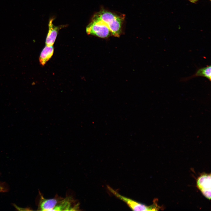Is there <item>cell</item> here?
I'll list each match as a JSON object with an SVG mask.
<instances>
[{"mask_svg":"<svg viewBox=\"0 0 211 211\" xmlns=\"http://www.w3.org/2000/svg\"><path fill=\"white\" fill-rule=\"evenodd\" d=\"M62 198L56 197L53 198L46 199L41 197L38 206V210L42 211H52Z\"/></svg>","mask_w":211,"mask_h":211,"instance_id":"obj_7","label":"cell"},{"mask_svg":"<svg viewBox=\"0 0 211 211\" xmlns=\"http://www.w3.org/2000/svg\"><path fill=\"white\" fill-rule=\"evenodd\" d=\"M54 18H51L48 23V31L46 39V46H53L54 44L59 30L61 28L66 26V25L59 26H55L53 23Z\"/></svg>","mask_w":211,"mask_h":211,"instance_id":"obj_5","label":"cell"},{"mask_svg":"<svg viewBox=\"0 0 211 211\" xmlns=\"http://www.w3.org/2000/svg\"><path fill=\"white\" fill-rule=\"evenodd\" d=\"M7 189L5 187V185L2 183H0V193L1 192H5L7 191Z\"/></svg>","mask_w":211,"mask_h":211,"instance_id":"obj_10","label":"cell"},{"mask_svg":"<svg viewBox=\"0 0 211 211\" xmlns=\"http://www.w3.org/2000/svg\"><path fill=\"white\" fill-rule=\"evenodd\" d=\"M92 18L100 21L110 30L111 35L119 37L121 33L124 16L102 10L95 14Z\"/></svg>","mask_w":211,"mask_h":211,"instance_id":"obj_1","label":"cell"},{"mask_svg":"<svg viewBox=\"0 0 211 211\" xmlns=\"http://www.w3.org/2000/svg\"><path fill=\"white\" fill-rule=\"evenodd\" d=\"M87 33L102 38H107L111 35L109 29L99 21L92 18L86 28Z\"/></svg>","mask_w":211,"mask_h":211,"instance_id":"obj_3","label":"cell"},{"mask_svg":"<svg viewBox=\"0 0 211 211\" xmlns=\"http://www.w3.org/2000/svg\"><path fill=\"white\" fill-rule=\"evenodd\" d=\"M54 49L53 46H46L41 52L39 60L40 64L44 66L51 58L54 53Z\"/></svg>","mask_w":211,"mask_h":211,"instance_id":"obj_9","label":"cell"},{"mask_svg":"<svg viewBox=\"0 0 211 211\" xmlns=\"http://www.w3.org/2000/svg\"><path fill=\"white\" fill-rule=\"evenodd\" d=\"M107 188L111 193L115 197L126 203L129 207L133 210H158L159 209V207L156 203H155L151 206H147L121 195L117 191L108 186H107Z\"/></svg>","mask_w":211,"mask_h":211,"instance_id":"obj_2","label":"cell"},{"mask_svg":"<svg viewBox=\"0 0 211 211\" xmlns=\"http://www.w3.org/2000/svg\"><path fill=\"white\" fill-rule=\"evenodd\" d=\"M197 186L202 193L207 199H211V175L205 174L200 176L197 182Z\"/></svg>","mask_w":211,"mask_h":211,"instance_id":"obj_4","label":"cell"},{"mask_svg":"<svg viewBox=\"0 0 211 211\" xmlns=\"http://www.w3.org/2000/svg\"><path fill=\"white\" fill-rule=\"evenodd\" d=\"M200 0H190L189 1L192 3H195L197 1ZM210 1L211 0H209Z\"/></svg>","mask_w":211,"mask_h":211,"instance_id":"obj_11","label":"cell"},{"mask_svg":"<svg viewBox=\"0 0 211 211\" xmlns=\"http://www.w3.org/2000/svg\"><path fill=\"white\" fill-rule=\"evenodd\" d=\"M73 200L70 197L62 198L52 211H74L79 209L78 204H73Z\"/></svg>","mask_w":211,"mask_h":211,"instance_id":"obj_6","label":"cell"},{"mask_svg":"<svg viewBox=\"0 0 211 211\" xmlns=\"http://www.w3.org/2000/svg\"><path fill=\"white\" fill-rule=\"evenodd\" d=\"M189 0V1H190V0Z\"/></svg>","mask_w":211,"mask_h":211,"instance_id":"obj_12","label":"cell"},{"mask_svg":"<svg viewBox=\"0 0 211 211\" xmlns=\"http://www.w3.org/2000/svg\"><path fill=\"white\" fill-rule=\"evenodd\" d=\"M199 76L206 77L210 81L211 79V66H207L205 67L199 68L197 70L194 74L189 77L183 78L182 80L183 81H186L194 77Z\"/></svg>","mask_w":211,"mask_h":211,"instance_id":"obj_8","label":"cell"}]
</instances>
